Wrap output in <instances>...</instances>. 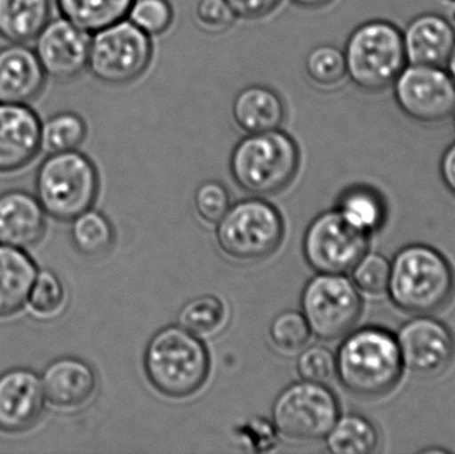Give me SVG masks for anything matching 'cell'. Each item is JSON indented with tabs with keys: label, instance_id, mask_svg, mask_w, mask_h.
I'll use <instances>...</instances> for the list:
<instances>
[{
	"label": "cell",
	"instance_id": "1",
	"mask_svg": "<svg viewBox=\"0 0 455 454\" xmlns=\"http://www.w3.org/2000/svg\"><path fill=\"white\" fill-rule=\"evenodd\" d=\"M455 288L453 268L435 248L411 244L390 263L387 295L408 314L432 315L451 301Z\"/></svg>",
	"mask_w": 455,
	"mask_h": 454
},
{
	"label": "cell",
	"instance_id": "2",
	"mask_svg": "<svg viewBox=\"0 0 455 454\" xmlns=\"http://www.w3.org/2000/svg\"><path fill=\"white\" fill-rule=\"evenodd\" d=\"M403 365L397 339L389 331L366 327L345 339L336 357L342 386L361 397L389 394L400 383Z\"/></svg>",
	"mask_w": 455,
	"mask_h": 454
},
{
	"label": "cell",
	"instance_id": "3",
	"mask_svg": "<svg viewBox=\"0 0 455 454\" xmlns=\"http://www.w3.org/2000/svg\"><path fill=\"white\" fill-rule=\"evenodd\" d=\"M299 159V144L281 128L245 133L230 155V172L245 191L273 195L291 184Z\"/></svg>",
	"mask_w": 455,
	"mask_h": 454
},
{
	"label": "cell",
	"instance_id": "4",
	"mask_svg": "<svg viewBox=\"0 0 455 454\" xmlns=\"http://www.w3.org/2000/svg\"><path fill=\"white\" fill-rule=\"evenodd\" d=\"M144 364L152 386L176 399L199 391L210 372L204 344L183 327H168L156 333L149 341Z\"/></svg>",
	"mask_w": 455,
	"mask_h": 454
},
{
	"label": "cell",
	"instance_id": "5",
	"mask_svg": "<svg viewBox=\"0 0 455 454\" xmlns=\"http://www.w3.org/2000/svg\"><path fill=\"white\" fill-rule=\"evenodd\" d=\"M342 51L347 76L365 92L387 90L408 64L403 31L384 19H373L355 27Z\"/></svg>",
	"mask_w": 455,
	"mask_h": 454
},
{
	"label": "cell",
	"instance_id": "6",
	"mask_svg": "<svg viewBox=\"0 0 455 454\" xmlns=\"http://www.w3.org/2000/svg\"><path fill=\"white\" fill-rule=\"evenodd\" d=\"M36 197L45 213L74 220L92 208L99 189L95 164L82 152L50 154L36 172Z\"/></svg>",
	"mask_w": 455,
	"mask_h": 454
},
{
	"label": "cell",
	"instance_id": "7",
	"mask_svg": "<svg viewBox=\"0 0 455 454\" xmlns=\"http://www.w3.org/2000/svg\"><path fill=\"white\" fill-rule=\"evenodd\" d=\"M152 56L151 36L123 19L91 35L87 69L104 84H130L148 69Z\"/></svg>",
	"mask_w": 455,
	"mask_h": 454
},
{
	"label": "cell",
	"instance_id": "8",
	"mask_svg": "<svg viewBox=\"0 0 455 454\" xmlns=\"http://www.w3.org/2000/svg\"><path fill=\"white\" fill-rule=\"evenodd\" d=\"M219 245L233 260L253 263L277 251L283 236L280 213L269 203L248 199L227 211L219 221Z\"/></svg>",
	"mask_w": 455,
	"mask_h": 454
},
{
	"label": "cell",
	"instance_id": "9",
	"mask_svg": "<svg viewBox=\"0 0 455 454\" xmlns=\"http://www.w3.org/2000/svg\"><path fill=\"white\" fill-rule=\"evenodd\" d=\"M301 307L312 333L329 341L352 331L360 319L363 301L355 283L344 275L320 274L305 287Z\"/></svg>",
	"mask_w": 455,
	"mask_h": 454
},
{
	"label": "cell",
	"instance_id": "10",
	"mask_svg": "<svg viewBox=\"0 0 455 454\" xmlns=\"http://www.w3.org/2000/svg\"><path fill=\"white\" fill-rule=\"evenodd\" d=\"M339 418L336 396L323 384H293L273 405V423L283 436L312 442L325 439Z\"/></svg>",
	"mask_w": 455,
	"mask_h": 454
},
{
	"label": "cell",
	"instance_id": "11",
	"mask_svg": "<svg viewBox=\"0 0 455 454\" xmlns=\"http://www.w3.org/2000/svg\"><path fill=\"white\" fill-rule=\"evenodd\" d=\"M393 93L398 108L422 124L445 122L455 108V84L445 67L406 64Z\"/></svg>",
	"mask_w": 455,
	"mask_h": 454
},
{
	"label": "cell",
	"instance_id": "12",
	"mask_svg": "<svg viewBox=\"0 0 455 454\" xmlns=\"http://www.w3.org/2000/svg\"><path fill=\"white\" fill-rule=\"evenodd\" d=\"M368 236L339 210L328 211L315 218L305 234V258L318 274H347L365 255Z\"/></svg>",
	"mask_w": 455,
	"mask_h": 454
},
{
	"label": "cell",
	"instance_id": "13",
	"mask_svg": "<svg viewBox=\"0 0 455 454\" xmlns=\"http://www.w3.org/2000/svg\"><path fill=\"white\" fill-rule=\"evenodd\" d=\"M398 349L403 370L421 378H433L448 370L453 362V333L440 320L419 315L398 331Z\"/></svg>",
	"mask_w": 455,
	"mask_h": 454
},
{
	"label": "cell",
	"instance_id": "14",
	"mask_svg": "<svg viewBox=\"0 0 455 454\" xmlns=\"http://www.w3.org/2000/svg\"><path fill=\"white\" fill-rule=\"evenodd\" d=\"M90 32L68 19H50L35 37L34 51L47 77L71 82L88 68Z\"/></svg>",
	"mask_w": 455,
	"mask_h": 454
},
{
	"label": "cell",
	"instance_id": "15",
	"mask_svg": "<svg viewBox=\"0 0 455 454\" xmlns=\"http://www.w3.org/2000/svg\"><path fill=\"white\" fill-rule=\"evenodd\" d=\"M42 378L27 368L0 375V431L21 434L39 421L44 410Z\"/></svg>",
	"mask_w": 455,
	"mask_h": 454
},
{
	"label": "cell",
	"instance_id": "16",
	"mask_svg": "<svg viewBox=\"0 0 455 454\" xmlns=\"http://www.w3.org/2000/svg\"><path fill=\"white\" fill-rule=\"evenodd\" d=\"M39 115L28 104L0 103V172H15L40 152Z\"/></svg>",
	"mask_w": 455,
	"mask_h": 454
},
{
	"label": "cell",
	"instance_id": "17",
	"mask_svg": "<svg viewBox=\"0 0 455 454\" xmlns=\"http://www.w3.org/2000/svg\"><path fill=\"white\" fill-rule=\"evenodd\" d=\"M45 79L34 48L26 43L0 48V103H31L42 93Z\"/></svg>",
	"mask_w": 455,
	"mask_h": 454
},
{
	"label": "cell",
	"instance_id": "18",
	"mask_svg": "<svg viewBox=\"0 0 455 454\" xmlns=\"http://www.w3.org/2000/svg\"><path fill=\"white\" fill-rule=\"evenodd\" d=\"M408 64L445 67L455 45V27L443 15L421 13L403 32Z\"/></svg>",
	"mask_w": 455,
	"mask_h": 454
},
{
	"label": "cell",
	"instance_id": "19",
	"mask_svg": "<svg viewBox=\"0 0 455 454\" xmlns=\"http://www.w3.org/2000/svg\"><path fill=\"white\" fill-rule=\"evenodd\" d=\"M45 229V211L36 196L12 189L0 195V243L18 248L36 244Z\"/></svg>",
	"mask_w": 455,
	"mask_h": 454
},
{
	"label": "cell",
	"instance_id": "20",
	"mask_svg": "<svg viewBox=\"0 0 455 454\" xmlns=\"http://www.w3.org/2000/svg\"><path fill=\"white\" fill-rule=\"evenodd\" d=\"M45 400L63 410H75L87 404L96 391L92 368L76 357L53 360L42 376Z\"/></svg>",
	"mask_w": 455,
	"mask_h": 454
},
{
	"label": "cell",
	"instance_id": "21",
	"mask_svg": "<svg viewBox=\"0 0 455 454\" xmlns=\"http://www.w3.org/2000/svg\"><path fill=\"white\" fill-rule=\"evenodd\" d=\"M232 117L245 133L278 130L286 119V107L277 91L264 84H251L233 99Z\"/></svg>",
	"mask_w": 455,
	"mask_h": 454
},
{
	"label": "cell",
	"instance_id": "22",
	"mask_svg": "<svg viewBox=\"0 0 455 454\" xmlns=\"http://www.w3.org/2000/svg\"><path fill=\"white\" fill-rule=\"evenodd\" d=\"M37 267L23 248L0 243V317L18 314L28 300Z\"/></svg>",
	"mask_w": 455,
	"mask_h": 454
},
{
	"label": "cell",
	"instance_id": "23",
	"mask_svg": "<svg viewBox=\"0 0 455 454\" xmlns=\"http://www.w3.org/2000/svg\"><path fill=\"white\" fill-rule=\"evenodd\" d=\"M51 0H0V37L28 43L50 20Z\"/></svg>",
	"mask_w": 455,
	"mask_h": 454
},
{
	"label": "cell",
	"instance_id": "24",
	"mask_svg": "<svg viewBox=\"0 0 455 454\" xmlns=\"http://www.w3.org/2000/svg\"><path fill=\"white\" fill-rule=\"evenodd\" d=\"M60 16L93 34L127 19L133 0H53Z\"/></svg>",
	"mask_w": 455,
	"mask_h": 454
},
{
	"label": "cell",
	"instance_id": "25",
	"mask_svg": "<svg viewBox=\"0 0 455 454\" xmlns=\"http://www.w3.org/2000/svg\"><path fill=\"white\" fill-rule=\"evenodd\" d=\"M325 439L326 447L334 454H371L379 445L376 426L360 415L339 418Z\"/></svg>",
	"mask_w": 455,
	"mask_h": 454
},
{
	"label": "cell",
	"instance_id": "26",
	"mask_svg": "<svg viewBox=\"0 0 455 454\" xmlns=\"http://www.w3.org/2000/svg\"><path fill=\"white\" fill-rule=\"evenodd\" d=\"M87 136V124L74 111H60L51 115L40 127V151L45 154L74 151L82 146Z\"/></svg>",
	"mask_w": 455,
	"mask_h": 454
},
{
	"label": "cell",
	"instance_id": "27",
	"mask_svg": "<svg viewBox=\"0 0 455 454\" xmlns=\"http://www.w3.org/2000/svg\"><path fill=\"white\" fill-rule=\"evenodd\" d=\"M339 211L352 226L366 235L379 231L387 219L384 200L368 187H355L345 192Z\"/></svg>",
	"mask_w": 455,
	"mask_h": 454
},
{
	"label": "cell",
	"instance_id": "28",
	"mask_svg": "<svg viewBox=\"0 0 455 454\" xmlns=\"http://www.w3.org/2000/svg\"><path fill=\"white\" fill-rule=\"evenodd\" d=\"M72 242L83 255H101L114 242V229L106 216L88 210L74 219Z\"/></svg>",
	"mask_w": 455,
	"mask_h": 454
},
{
	"label": "cell",
	"instance_id": "29",
	"mask_svg": "<svg viewBox=\"0 0 455 454\" xmlns=\"http://www.w3.org/2000/svg\"><path fill=\"white\" fill-rule=\"evenodd\" d=\"M307 77L318 87L333 88L347 77L344 51L333 44H321L307 52L304 61Z\"/></svg>",
	"mask_w": 455,
	"mask_h": 454
},
{
	"label": "cell",
	"instance_id": "30",
	"mask_svg": "<svg viewBox=\"0 0 455 454\" xmlns=\"http://www.w3.org/2000/svg\"><path fill=\"white\" fill-rule=\"evenodd\" d=\"M179 322L195 335H210L226 322V307L215 296H200L181 309Z\"/></svg>",
	"mask_w": 455,
	"mask_h": 454
},
{
	"label": "cell",
	"instance_id": "31",
	"mask_svg": "<svg viewBox=\"0 0 455 454\" xmlns=\"http://www.w3.org/2000/svg\"><path fill=\"white\" fill-rule=\"evenodd\" d=\"M27 303L39 317H52L63 309L66 288L58 275L51 271L37 272Z\"/></svg>",
	"mask_w": 455,
	"mask_h": 454
},
{
	"label": "cell",
	"instance_id": "32",
	"mask_svg": "<svg viewBox=\"0 0 455 454\" xmlns=\"http://www.w3.org/2000/svg\"><path fill=\"white\" fill-rule=\"evenodd\" d=\"M173 16L170 0H133L127 18L152 37L168 31L172 26Z\"/></svg>",
	"mask_w": 455,
	"mask_h": 454
},
{
	"label": "cell",
	"instance_id": "33",
	"mask_svg": "<svg viewBox=\"0 0 455 454\" xmlns=\"http://www.w3.org/2000/svg\"><path fill=\"white\" fill-rule=\"evenodd\" d=\"M353 283L368 295L387 292L390 277V261L381 253H365L352 269Z\"/></svg>",
	"mask_w": 455,
	"mask_h": 454
},
{
	"label": "cell",
	"instance_id": "34",
	"mask_svg": "<svg viewBox=\"0 0 455 454\" xmlns=\"http://www.w3.org/2000/svg\"><path fill=\"white\" fill-rule=\"evenodd\" d=\"M309 324L304 315L296 311L283 312L273 320L270 338L278 348L294 352L305 348L310 339Z\"/></svg>",
	"mask_w": 455,
	"mask_h": 454
},
{
	"label": "cell",
	"instance_id": "35",
	"mask_svg": "<svg viewBox=\"0 0 455 454\" xmlns=\"http://www.w3.org/2000/svg\"><path fill=\"white\" fill-rule=\"evenodd\" d=\"M297 370L305 381L323 384L336 373V357L323 346H310L299 356Z\"/></svg>",
	"mask_w": 455,
	"mask_h": 454
},
{
	"label": "cell",
	"instance_id": "36",
	"mask_svg": "<svg viewBox=\"0 0 455 454\" xmlns=\"http://www.w3.org/2000/svg\"><path fill=\"white\" fill-rule=\"evenodd\" d=\"M197 212L207 223L218 224L230 208L229 194L218 181H205L195 195Z\"/></svg>",
	"mask_w": 455,
	"mask_h": 454
},
{
	"label": "cell",
	"instance_id": "37",
	"mask_svg": "<svg viewBox=\"0 0 455 454\" xmlns=\"http://www.w3.org/2000/svg\"><path fill=\"white\" fill-rule=\"evenodd\" d=\"M195 19L203 31L208 34H221L232 28L237 16L226 0H199Z\"/></svg>",
	"mask_w": 455,
	"mask_h": 454
},
{
	"label": "cell",
	"instance_id": "38",
	"mask_svg": "<svg viewBox=\"0 0 455 454\" xmlns=\"http://www.w3.org/2000/svg\"><path fill=\"white\" fill-rule=\"evenodd\" d=\"M237 19L259 20L280 7L283 0H226Z\"/></svg>",
	"mask_w": 455,
	"mask_h": 454
},
{
	"label": "cell",
	"instance_id": "39",
	"mask_svg": "<svg viewBox=\"0 0 455 454\" xmlns=\"http://www.w3.org/2000/svg\"><path fill=\"white\" fill-rule=\"evenodd\" d=\"M440 173L443 183L455 196V141L445 149L441 157Z\"/></svg>",
	"mask_w": 455,
	"mask_h": 454
},
{
	"label": "cell",
	"instance_id": "40",
	"mask_svg": "<svg viewBox=\"0 0 455 454\" xmlns=\"http://www.w3.org/2000/svg\"><path fill=\"white\" fill-rule=\"evenodd\" d=\"M289 2L293 3L297 7L305 8V10H320V8L331 4L334 0H289Z\"/></svg>",
	"mask_w": 455,
	"mask_h": 454
},
{
	"label": "cell",
	"instance_id": "41",
	"mask_svg": "<svg viewBox=\"0 0 455 454\" xmlns=\"http://www.w3.org/2000/svg\"><path fill=\"white\" fill-rule=\"evenodd\" d=\"M446 71L451 75V80H453L455 84V45L453 51H451V58H449L448 63L445 66Z\"/></svg>",
	"mask_w": 455,
	"mask_h": 454
},
{
	"label": "cell",
	"instance_id": "42",
	"mask_svg": "<svg viewBox=\"0 0 455 454\" xmlns=\"http://www.w3.org/2000/svg\"><path fill=\"white\" fill-rule=\"evenodd\" d=\"M451 122H453L454 130H455V108H454L453 114H451Z\"/></svg>",
	"mask_w": 455,
	"mask_h": 454
}]
</instances>
